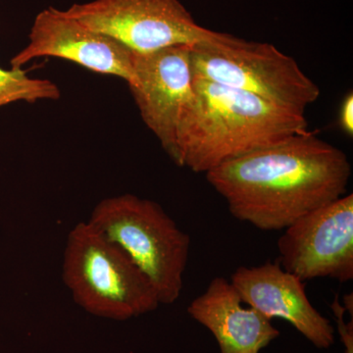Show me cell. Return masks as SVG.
I'll list each match as a JSON object with an SVG mask.
<instances>
[{
  "mask_svg": "<svg viewBox=\"0 0 353 353\" xmlns=\"http://www.w3.org/2000/svg\"><path fill=\"white\" fill-rule=\"evenodd\" d=\"M205 175L236 219L281 231L345 196L352 165L343 150L308 132L229 160Z\"/></svg>",
  "mask_w": 353,
  "mask_h": 353,
  "instance_id": "cell-1",
  "label": "cell"
},
{
  "mask_svg": "<svg viewBox=\"0 0 353 353\" xmlns=\"http://www.w3.org/2000/svg\"><path fill=\"white\" fill-rule=\"evenodd\" d=\"M308 132L304 113L194 76V97L181 127L175 163L206 174Z\"/></svg>",
  "mask_w": 353,
  "mask_h": 353,
  "instance_id": "cell-2",
  "label": "cell"
},
{
  "mask_svg": "<svg viewBox=\"0 0 353 353\" xmlns=\"http://www.w3.org/2000/svg\"><path fill=\"white\" fill-rule=\"evenodd\" d=\"M62 277L74 301L97 317L126 321L160 305L141 269L88 222L79 223L70 231Z\"/></svg>",
  "mask_w": 353,
  "mask_h": 353,
  "instance_id": "cell-3",
  "label": "cell"
},
{
  "mask_svg": "<svg viewBox=\"0 0 353 353\" xmlns=\"http://www.w3.org/2000/svg\"><path fill=\"white\" fill-rule=\"evenodd\" d=\"M88 222L141 269L160 304L178 301L190 238L161 205L131 194L108 197L97 204Z\"/></svg>",
  "mask_w": 353,
  "mask_h": 353,
  "instance_id": "cell-4",
  "label": "cell"
},
{
  "mask_svg": "<svg viewBox=\"0 0 353 353\" xmlns=\"http://www.w3.org/2000/svg\"><path fill=\"white\" fill-rule=\"evenodd\" d=\"M190 63L196 78L259 95L299 113L321 94L294 58L272 44L224 32L211 31L190 46Z\"/></svg>",
  "mask_w": 353,
  "mask_h": 353,
  "instance_id": "cell-5",
  "label": "cell"
},
{
  "mask_svg": "<svg viewBox=\"0 0 353 353\" xmlns=\"http://www.w3.org/2000/svg\"><path fill=\"white\" fill-rule=\"evenodd\" d=\"M65 13L136 53L199 43L211 30L196 24L179 0H92Z\"/></svg>",
  "mask_w": 353,
  "mask_h": 353,
  "instance_id": "cell-6",
  "label": "cell"
},
{
  "mask_svg": "<svg viewBox=\"0 0 353 353\" xmlns=\"http://www.w3.org/2000/svg\"><path fill=\"white\" fill-rule=\"evenodd\" d=\"M277 262L301 281L353 279V194L301 216L278 241Z\"/></svg>",
  "mask_w": 353,
  "mask_h": 353,
  "instance_id": "cell-7",
  "label": "cell"
},
{
  "mask_svg": "<svg viewBox=\"0 0 353 353\" xmlns=\"http://www.w3.org/2000/svg\"><path fill=\"white\" fill-rule=\"evenodd\" d=\"M134 70L129 88L141 119L175 162L181 127L194 97L190 46L134 52Z\"/></svg>",
  "mask_w": 353,
  "mask_h": 353,
  "instance_id": "cell-8",
  "label": "cell"
},
{
  "mask_svg": "<svg viewBox=\"0 0 353 353\" xmlns=\"http://www.w3.org/2000/svg\"><path fill=\"white\" fill-rule=\"evenodd\" d=\"M134 52L106 34L88 29L64 10L48 7L32 23L29 43L11 59L12 68L39 57L68 60L95 73L134 81Z\"/></svg>",
  "mask_w": 353,
  "mask_h": 353,
  "instance_id": "cell-9",
  "label": "cell"
},
{
  "mask_svg": "<svg viewBox=\"0 0 353 353\" xmlns=\"http://www.w3.org/2000/svg\"><path fill=\"white\" fill-rule=\"evenodd\" d=\"M241 303L268 318L289 322L315 347L328 350L334 343L333 325L309 301L303 281L276 262L239 267L231 276Z\"/></svg>",
  "mask_w": 353,
  "mask_h": 353,
  "instance_id": "cell-10",
  "label": "cell"
},
{
  "mask_svg": "<svg viewBox=\"0 0 353 353\" xmlns=\"http://www.w3.org/2000/svg\"><path fill=\"white\" fill-rule=\"evenodd\" d=\"M243 304L231 282L217 277L190 303L188 313L212 333L220 353H259L280 331L268 318Z\"/></svg>",
  "mask_w": 353,
  "mask_h": 353,
  "instance_id": "cell-11",
  "label": "cell"
},
{
  "mask_svg": "<svg viewBox=\"0 0 353 353\" xmlns=\"http://www.w3.org/2000/svg\"><path fill=\"white\" fill-rule=\"evenodd\" d=\"M60 94L57 83L50 80L30 78L21 68H0V108L17 101H57Z\"/></svg>",
  "mask_w": 353,
  "mask_h": 353,
  "instance_id": "cell-12",
  "label": "cell"
},
{
  "mask_svg": "<svg viewBox=\"0 0 353 353\" xmlns=\"http://www.w3.org/2000/svg\"><path fill=\"white\" fill-rule=\"evenodd\" d=\"M331 308L336 317V330L341 343L345 345V353H353V319L350 322H345V307L341 304L338 296L334 297Z\"/></svg>",
  "mask_w": 353,
  "mask_h": 353,
  "instance_id": "cell-13",
  "label": "cell"
},
{
  "mask_svg": "<svg viewBox=\"0 0 353 353\" xmlns=\"http://www.w3.org/2000/svg\"><path fill=\"white\" fill-rule=\"evenodd\" d=\"M339 125L348 136L353 134V94L348 92L341 102L339 113Z\"/></svg>",
  "mask_w": 353,
  "mask_h": 353,
  "instance_id": "cell-14",
  "label": "cell"
}]
</instances>
